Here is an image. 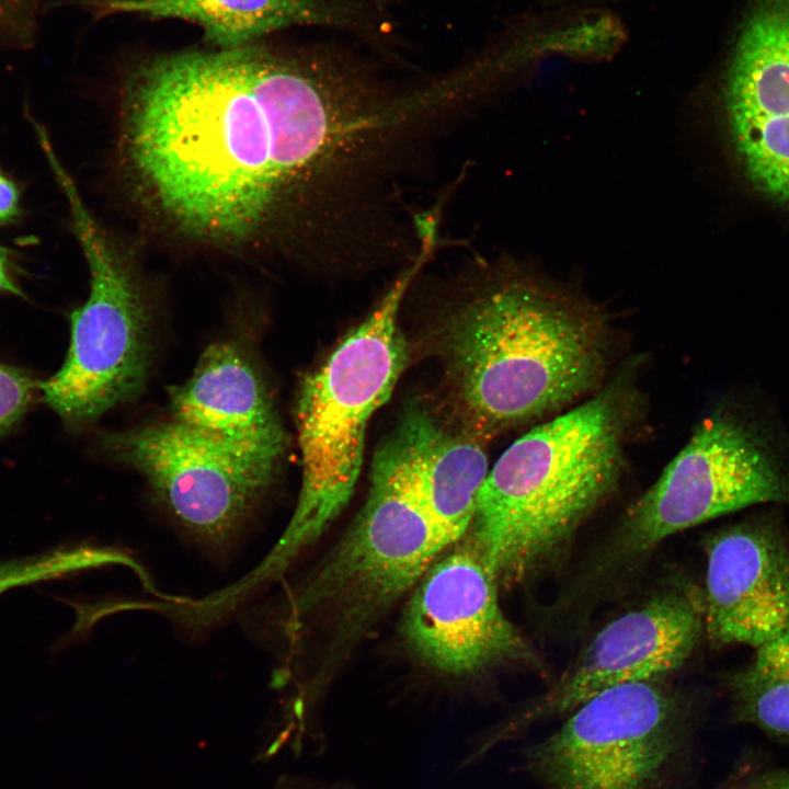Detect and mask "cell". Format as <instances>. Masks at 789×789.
<instances>
[{"label": "cell", "instance_id": "cell-1", "mask_svg": "<svg viewBox=\"0 0 789 789\" xmlns=\"http://www.w3.org/2000/svg\"><path fill=\"white\" fill-rule=\"evenodd\" d=\"M418 114L345 66L254 44L157 56L130 75L124 148L151 207L187 237L305 241L339 265L373 237Z\"/></svg>", "mask_w": 789, "mask_h": 789}, {"label": "cell", "instance_id": "cell-2", "mask_svg": "<svg viewBox=\"0 0 789 789\" xmlns=\"http://www.w3.org/2000/svg\"><path fill=\"white\" fill-rule=\"evenodd\" d=\"M444 324L447 375L482 430L564 407L591 391L608 363L604 315L569 284L525 261L489 265Z\"/></svg>", "mask_w": 789, "mask_h": 789}, {"label": "cell", "instance_id": "cell-3", "mask_svg": "<svg viewBox=\"0 0 789 789\" xmlns=\"http://www.w3.org/2000/svg\"><path fill=\"white\" fill-rule=\"evenodd\" d=\"M636 395L613 384L512 443L480 488L466 537L500 585L536 574L613 493Z\"/></svg>", "mask_w": 789, "mask_h": 789}, {"label": "cell", "instance_id": "cell-4", "mask_svg": "<svg viewBox=\"0 0 789 789\" xmlns=\"http://www.w3.org/2000/svg\"><path fill=\"white\" fill-rule=\"evenodd\" d=\"M432 253L428 247L420 250L365 320L343 338L300 386L296 423L301 489L277 549L279 562L318 539L354 492L368 421L389 399L407 365L400 308Z\"/></svg>", "mask_w": 789, "mask_h": 789}, {"label": "cell", "instance_id": "cell-5", "mask_svg": "<svg viewBox=\"0 0 789 789\" xmlns=\"http://www.w3.org/2000/svg\"><path fill=\"white\" fill-rule=\"evenodd\" d=\"M448 547L424 506L404 415L374 457L361 512L310 578L300 605L334 636L352 639L412 590Z\"/></svg>", "mask_w": 789, "mask_h": 789}, {"label": "cell", "instance_id": "cell-6", "mask_svg": "<svg viewBox=\"0 0 789 789\" xmlns=\"http://www.w3.org/2000/svg\"><path fill=\"white\" fill-rule=\"evenodd\" d=\"M697 701L659 681L606 689L527 746L522 767L540 789H684Z\"/></svg>", "mask_w": 789, "mask_h": 789}, {"label": "cell", "instance_id": "cell-7", "mask_svg": "<svg viewBox=\"0 0 789 789\" xmlns=\"http://www.w3.org/2000/svg\"><path fill=\"white\" fill-rule=\"evenodd\" d=\"M764 503L789 505V459L780 437L751 404L719 408L630 506L597 570L622 568L672 535Z\"/></svg>", "mask_w": 789, "mask_h": 789}, {"label": "cell", "instance_id": "cell-8", "mask_svg": "<svg viewBox=\"0 0 789 789\" xmlns=\"http://www.w3.org/2000/svg\"><path fill=\"white\" fill-rule=\"evenodd\" d=\"M54 174L70 206L90 273V291L70 315L66 359L38 384L43 401L64 421L87 424L137 396L152 354L151 311L141 285L99 227L62 165Z\"/></svg>", "mask_w": 789, "mask_h": 789}, {"label": "cell", "instance_id": "cell-9", "mask_svg": "<svg viewBox=\"0 0 789 789\" xmlns=\"http://www.w3.org/2000/svg\"><path fill=\"white\" fill-rule=\"evenodd\" d=\"M102 444L141 473L176 522L209 548L237 536L279 467L206 441L173 420L105 434Z\"/></svg>", "mask_w": 789, "mask_h": 789}, {"label": "cell", "instance_id": "cell-10", "mask_svg": "<svg viewBox=\"0 0 789 789\" xmlns=\"http://www.w3.org/2000/svg\"><path fill=\"white\" fill-rule=\"evenodd\" d=\"M702 630V599L691 591L654 596L601 629L550 688L471 745L472 757L480 761L533 724L569 714L606 689L659 681L689 659Z\"/></svg>", "mask_w": 789, "mask_h": 789}, {"label": "cell", "instance_id": "cell-11", "mask_svg": "<svg viewBox=\"0 0 789 789\" xmlns=\"http://www.w3.org/2000/svg\"><path fill=\"white\" fill-rule=\"evenodd\" d=\"M439 556L413 587L402 631L431 667L467 676L537 656L503 613L498 583L465 539Z\"/></svg>", "mask_w": 789, "mask_h": 789}, {"label": "cell", "instance_id": "cell-12", "mask_svg": "<svg viewBox=\"0 0 789 789\" xmlns=\"http://www.w3.org/2000/svg\"><path fill=\"white\" fill-rule=\"evenodd\" d=\"M720 102L753 186L789 203V0H754L725 65Z\"/></svg>", "mask_w": 789, "mask_h": 789}, {"label": "cell", "instance_id": "cell-13", "mask_svg": "<svg viewBox=\"0 0 789 789\" xmlns=\"http://www.w3.org/2000/svg\"><path fill=\"white\" fill-rule=\"evenodd\" d=\"M705 631L717 648H757L789 628V531L751 517L705 541Z\"/></svg>", "mask_w": 789, "mask_h": 789}, {"label": "cell", "instance_id": "cell-14", "mask_svg": "<svg viewBox=\"0 0 789 789\" xmlns=\"http://www.w3.org/2000/svg\"><path fill=\"white\" fill-rule=\"evenodd\" d=\"M173 421L235 453L276 464L285 450L277 411L252 355L235 341H217L192 376L170 388Z\"/></svg>", "mask_w": 789, "mask_h": 789}, {"label": "cell", "instance_id": "cell-15", "mask_svg": "<svg viewBox=\"0 0 789 789\" xmlns=\"http://www.w3.org/2000/svg\"><path fill=\"white\" fill-rule=\"evenodd\" d=\"M89 5L100 15L192 22L217 49L251 45L296 25L348 26L355 18L352 7L341 0H90Z\"/></svg>", "mask_w": 789, "mask_h": 789}, {"label": "cell", "instance_id": "cell-16", "mask_svg": "<svg viewBox=\"0 0 789 789\" xmlns=\"http://www.w3.org/2000/svg\"><path fill=\"white\" fill-rule=\"evenodd\" d=\"M413 432L418 484L424 506L451 546L467 534L489 465L480 443L447 431L422 408L405 413Z\"/></svg>", "mask_w": 789, "mask_h": 789}, {"label": "cell", "instance_id": "cell-17", "mask_svg": "<svg viewBox=\"0 0 789 789\" xmlns=\"http://www.w3.org/2000/svg\"><path fill=\"white\" fill-rule=\"evenodd\" d=\"M735 718L789 741V628L755 648L744 666L724 677Z\"/></svg>", "mask_w": 789, "mask_h": 789}, {"label": "cell", "instance_id": "cell-18", "mask_svg": "<svg viewBox=\"0 0 789 789\" xmlns=\"http://www.w3.org/2000/svg\"><path fill=\"white\" fill-rule=\"evenodd\" d=\"M113 560V554L92 547L57 548L0 561V595L15 586L62 578Z\"/></svg>", "mask_w": 789, "mask_h": 789}, {"label": "cell", "instance_id": "cell-19", "mask_svg": "<svg viewBox=\"0 0 789 789\" xmlns=\"http://www.w3.org/2000/svg\"><path fill=\"white\" fill-rule=\"evenodd\" d=\"M38 384L25 371L0 363V434L24 415Z\"/></svg>", "mask_w": 789, "mask_h": 789}, {"label": "cell", "instance_id": "cell-20", "mask_svg": "<svg viewBox=\"0 0 789 789\" xmlns=\"http://www.w3.org/2000/svg\"><path fill=\"white\" fill-rule=\"evenodd\" d=\"M20 192L13 181L0 172V227L19 217Z\"/></svg>", "mask_w": 789, "mask_h": 789}, {"label": "cell", "instance_id": "cell-21", "mask_svg": "<svg viewBox=\"0 0 789 789\" xmlns=\"http://www.w3.org/2000/svg\"><path fill=\"white\" fill-rule=\"evenodd\" d=\"M277 789H356L350 784L312 778H290L282 780Z\"/></svg>", "mask_w": 789, "mask_h": 789}, {"label": "cell", "instance_id": "cell-22", "mask_svg": "<svg viewBox=\"0 0 789 789\" xmlns=\"http://www.w3.org/2000/svg\"><path fill=\"white\" fill-rule=\"evenodd\" d=\"M3 293L23 296L12 273L9 251L0 245V294Z\"/></svg>", "mask_w": 789, "mask_h": 789}, {"label": "cell", "instance_id": "cell-23", "mask_svg": "<svg viewBox=\"0 0 789 789\" xmlns=\"http://www.w3.org/2000/svg\"><path fill=\"white\" fill-rule=\"evenodd\" d=\"M598 0H547L548 3L551 5H561L564 8H581V5H587L592 2H597Z\"/></svg>", "mask_w": 789, "mask_h": 789}, {"label": "cell", "instance_id": "cell-24", "mask_svg": "<svg viewBox=\"0 0 789 789\" xmlns=\"http://www.w3.org/2000/svg\"><path fill=\"white\" fill-rule=\"evenodd\" d=\"M777 789H789V770L777 771Z\"/></svg>", "mask_w": 789, "mask_h": 789}]
</instances>
